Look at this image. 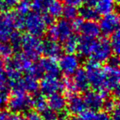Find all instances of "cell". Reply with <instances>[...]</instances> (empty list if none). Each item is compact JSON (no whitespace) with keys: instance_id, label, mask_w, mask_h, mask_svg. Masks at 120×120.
I'll return each instance as SVG.
<instances>
[{"instance_id":"obj_36","label":"cell","mask_w":120,"mask_h":120,"mask_svg":"<svg viewBox=\"0 0 120 120\" xmlns=\"http://www.w3.org/2000/svg\"><path fill=\"white\" fill-rule=\"evenodd\" d=\"M12 21L15 29L17 30L24 29L25 16L18 14L17 12H12Z\"/></svg>"},{"instance_id":"obj_39","label":"cell","mask_w":120,"mask_h":120,"mask_svg":"<svg viewBox=\"0 0 120 120\" xmlns=\"http://www.w3.org/2000/svg\"><path fill=\"white\" fill-rule=\"evenodd\" d=\"M92 120H112V118L106 111H99L95 114Z\"/></svg>"},{"instance_id":"obj_7","label":"cell","mask_w":120,"mask_h":120,"mask_svg":"<svg viewBox=\"0 0 120 120\" xmlns=\"http://www.w3.org/2000/svg\"><path fill=\"white\" fill-rule=\"evenodd\" d=\"M81 60L79 56L74 53H67L62 56L58 60V67L60 71H62L66 76L72 75L76 70L79 68Z\"/></svg>"},{"instance_id":"obj_28","label":"cell","mask_w":120,"mask_h":120,"mask_svg":"<svg viewBox=\"0 0 120 120\" xmlns=\"http://www.w3.org/2000/svg\"><path fill=\"white\" fill-rule=\"evenodd\" d=\"M5 71H6V77L8 79V82H12L18 81L21 78V71L17 69L10 66L8 65H5Z\"/></svg>"},{"instance_id":"obj_31","label":"cell","mask_w":120,"mask_h":120,"mask_svg":"<svg viewBox=\"0 0 120 120\" xmlns=\"http://www.w3.org/2000/svg\"><path fill=\"white\" fill-rule=\"evenodd\" d=\"M77 15H78V10L75 7L66 5L62 8V16L64 17V19L67 20V21H72V20H74L77 16Z\"/></svg>"},{"instance_id":"obj_40","label":"cell","mask_w":120,"mask_h":120,"mask_svg":"<svg viewBox=\"0 0 120 120\" xmlns=\"http://www.w3.org/2000/svg\"><path fill=\"white\" fill-rule=\"evenodd\" d=\"M8 97H9V96H8V91L0 92V110L3 109L5 106L7 105Z\"/></svg>"},{"instance_id":"obj_2","label":"cell","mask_w":120,"mask_h":120,"mask_svg":"<svg viewBox=\"0 0 120 120\" xmlns=\"http://www.w3.org/2000/svg\"><path fill=\"white\" fill-rule=\"evenodd\" d=\"M84 70L89 84L94 90L98 92L106 91L104 88V72L100 66V63L95 60H90L86 63Z\"/></svg>"},{"instance_id":"obj_22","label":"cell","mask_w":120,"mask_h":120,"mask_svg":"<svg viewBox=\"0 0 120 120\" xmlns=\"http://www.w3.org/2000/svg\"><path fill=\"white\" fill-rule=\"evenodd\" d=\"M96 11L99 15H105L114 12L116 9L115 0H98L95 5Z\"/></svg>"},{"instance_id":"obj_8","label":"cell","mask_w":120,"mask_h":120,"mask_svg":"<svg viewBox=\"0 0 120 120\" xmlns=\"http://www.w3.org/2000/svg\"><path fill=\"white\" fill-rule=\"evenodd\" d=\"M99 26L100 33H102L104 36L111 35L114 31L119 30V16L118 13L114 11L103 15L102 17L99 19Z\"/></svg>"},{"instance_id":"obj_33","label":"cell","mask_w":120,"mask_h":120,"mask_svg":"<svg viewBox=\"0 0 120 120\" xmlns=\"http://www.w3.org/2000/svg\"><path fill=\"white\" fill-rule=\"evenodd\" d=\"M14 50L11 44L7 42H0V57L4 59H9L13 55Z\"/></svg>"},{"instance_id":"obj_17","label":"cell","mask_w":120,"mask_h":120,"mask_svg":"<svg viewBox=\"0 0 120 120\" xmlns=\"http://www.w3.org/2000/svg\"><path fill=\"white\" fill-rule=\"evenodd\" d=\"M48 106L56 113H62L67 107V98L59 92H54L49 96Z\"/></svg>"},{"instance_id":"obj_14","label":"cell","mask_w":120,"mask_h":120,"mask_svg":"<svg viewBox=\"0 0 120 120\" xmlns=\"http://www.w3.org/2000/svg\"><path fill=\"white\" fill-rule=\"evenodd\" d=\"M72 75L73 78L72 79L76 92H85L86 91L88 90L90 84L84 69L78 68Z\"/></svg>"},{"instance_id":"obj_29","label":"cell","mask_w":120,"mask_h":120,"mask_svg":"<svg viewBox=\"0 0 120 120\" xmlns=\"http://www.w3.org/2000/svg\"><path fill=\"white\" fill-rule=\"evenodd\" d=\"M15 8H16V12L22 16H26L30 11L31 3L30 0H20Z\"/></svg>"},{"instance_id":"obj_51","label":"cell","mask_w":120,"mask_h":120,"mask_svg":"<svg viewBox=\"0 0 120 120\" xmlns=\"http://www.w3.org/2000/svg\"><path fill=\"white\" fill-rule=\"evenodd\" d=\"M55 120H70L69 118H67V115H61L60 117H57Z\"/></svg>"},{"instance_id":"obj_21","label":"cell","mask_w":120,"mask_h":120,"mask_svg":"<svg viewBox=\"0 0 120 120\" xmlns=\"http://www.w3.org/2000/svg\"><path fill=\"white\" fill-rule=\"evenodd\" d=\"M20 82L25 92H27L29 93H36L39 89V82L37 81V79L32 77L29 74L25 76L23 79L21 78Z\"/></svg>"},{"instance_id":"obj_1","label":"cell","mask_w":120,"mask_h":120,"mask_svg":"<svg viewBox=\"0 0 120 120\" xmlns=\"http://www.w3.org/2000/svg\"><path fill=\"white\" fill-rule=\"evenodd\" d=\"M47 27L43 14L39 11H30L25 16L24 29L30 34L40 38L46 33Z\"/></svg>"},{"instance_id":"obj_18","label":"cell","mask_w":120,"mask_h":120,"mask_svg":"<svg viewBox=\"0 0 120 120\" xmlns=\"http://www.w3.org/2000/svg\"><path fill=\"white\" fill-rule=\"evenodd\" d=\"M55 25L57 30V40L63 42L66 38H67L71 34H72L73 28L72 23L66 19L59 20Z\"/></svg>"},{"instance_id":"obj_27","label":"cell","mask_w":120,"mask_h":120,"mask_svg":"<svg viewBox=\"0 0 120 120\" xmlns=\"http://www.w3.org/2000/svg\"><path fill=\"white\" fill-rule=\"evenodd\" d=\"M9 42L14 52H18L21 50V42H22V34L20 33L19 30H13L9 37Z\"/></svg>"},{"instance_id":"obj_15","label":"cell","mask_w":120,"mask_h":120,"mask_svg":"<svg viewBox=\"0 0 120 120\" xmlns=\"http://www.w3.org/2000/svg\"><path fill=\"white\" fill-rule=\"evenodd\" d=\"M31 60L26 56L23 53H17L12 58L8 59L6 65H8L19 71H27L31 65Z\"/></svg>"},{"instance_id":"obj_9","label":"cell","mask_w":120,"mask_h":120,"mask_svg":"<svg viewBox=\"0 0 120 120\" xmlns=\"http://www.w3.org/2000/svg\"><path fill=\"white\" fill-rule=\"evenodd\" d=\"M39 88L40 89L43 95L50 96L54 92L62 90V81L58 79V76L46 74L42 78L39 84Z\"/></svg>"},{"instance_id":"obj_16","label":"cell","mask_w":120,"mask_h":120,"mask_svg":"<svg viewBox=\"0 0 120 120\" xmlns=\"http://www.w3.org/2000/svg\"><path fill=\"white\" fill-rule=\"evenodd\" d=\"M78 32L82 36L90 38H96L100 34L99 24L95 21H82Z\"/></svg>"},{"instance_id":"obj_42","label":"cell","mask_w":120,"mask_h":120,"mask_svg":"<svg viewBox=\"0 0 120 120\" xmlns=\"http://www.w3.org/2000/svg\"><path fill=\"white\" fill-rule=\"evenodd\" d=\"M26 119L27 120H44L43 118L41 117V115L40 114V113H38L37 111H30L26 114Z\"/></svg>"},{"instance_id":"obj_54","label":"cell","mask_w":120,"mask_h":120,"mask_svg":"<svg viewBox=\"0 0 120 120\" xmlns=\"http://www.w3.org/2000/svg\"><path fill=\"white\" fill-rule=\"evenodd\" d=\"M115 1H116V2H119V0H115Z\"/></svg>"},{"instance_id":"obj_46","label":"cell","mask_w":120,"mask_h":120,"mask_svg":"<svg viewBox=\"0 0 120 120\" xmlns=\"http://www.w3.org/2000/svg\"><path fill=\"white\" fill-rule=\"evenodd\" d=\"M119 118H120V112H119V105L112 111V119L114 120H119Z\"/></svg>"},{"instance_id":"obj_47","label":"cell","mask_w":120,"mask_h":120,"mask_svg":"<svg viewBox=\"0 0 120 120\" xmlns=\"http://www.w3.org/2000/svg\"><path fill=\"white\" fill-rule=\"evenodd\" d=\"M10 112L7 110H0V120H8L9 119Z\"/></svg>"},{"instance_id":"obj_5","label":"cell","mask_w":120,"mask_h":120,"mask_svg":"<svg viewBox=\"0 0 120 120\" xmlns=\"http://www.w3.org/2000/svg\"><path fill=\"white\" fill-rule=\"evenodd\" d=\"M112 53L113 52L109 41L106 38H100L97 40L95 39L89 56L91 60H95L99 63H104L112 56Z\"/></svg>"},{"instance_id":"obj_4","label":"cell","mask_w":120,"mask_h":120,"mask_svg":"<svg viewBox=\"0 0 120 120\" xmlns=\"http://www.w3.org/2000/svg\"><path fill=\"white\" fill-rule=\"evenodd\" d=\"M8 110L12 113L26 112L32 106V97L26 95L25 92H12L7 102Z\"/></svg>"},{"instance_id":"obj_23","label":"cell","mask_w":120,"mask_h":120,"mask_svg":"<svg viewBox=\"0 0 120 120\" xmlns=\"http://www.w3.org/2000/svg\"><path fill=\"white\" fill-rule=\"evenodd\" d=\"M78 14L80 17L84 21H96L99 19V14L97 12L96 9L92 7L84 6L80 8L78 10Z\"/></svg>"},{"instance_id":"obj_52","label":"cell","mask_w":120,"mask_h":120,"mask_svg":"<svg viewBox=\"0 0 120 120\" xmlns=\"http://www.w3.org/2000/svg\"><path fill=\"white\" fill-rule=\"evenodd\" d=\"M0 9H3V0H0Z\"/></svg>"},{"instance_id":"obj_44","label":"cell","mask_w":120,"mask_h":120,"mask_svg":"<svg viewBox=\"0 0 120 120\" xmlns=\"http://www.w3.org/2000/svg\"><path fill=\"white\" fill-rule=\"evenodd\" d=\"M108 65H112V66H115V67H119V56L117 55L115 56H111L109 58V60H107Z\"/></svg>"},{"instance_id":"obj_3","label":"cell","mask_w":120,"mask_h":120,"mask_svg":"<svg viewBox=\"0 0 120 120\" xmlns=\"http://www.w3.org/2000/svg\"><path fill=\"white\" fill-rule=\"evenodd\" d=\"M21 49L23 51V54L30 60H36L42 54L43 42L40 37L27 34L22 36Z\"/></svg>"},{"instance_id":"obj_35","label":"cell","mask_w":120,"mask_h":120,"mask_svg":"<svg viewBox=\"0 0 120 120\" xmlns=\"http://www.w3.org/2000/svg\"><path fill=\"white\" fill-rule=\"evenodd\" d=\"M119 105L118 98H112V97L106 98L105 97V100H104L102 108H104V111H106V112L112 113V111Z\"/></svg>"},{"instance_id":"obj_34","label":"cell","mask_w":120,"mask_h":120,"mask_svg":"<svg viewBox=\"0 0 120 120\" xmlns=\"http://www.w3.org/2000/svg\"><path fill=\"white\" fill-rule=\"evenodd\" d=\"M26 72H27V74L29 75L32 76V77L35 78L37 79H40V78H42L44 74H45L42 67L40 66V63H35V64L32 63Z\"/></svg>"},{"instance_id":"obj_11","label":"cell","mask_w":120,"mask_h":120,"mask_svg":"<svg viewBox=\"0 0 120 120\" xmlns=\"http://www.w3.org/2000/svg\"><path fill=\"white\" fill-rule=\"evenodd\" d=\"M83 100L86 106L93 111L99 110L102 108L104 103V96L98 91H86Z\"/></svg>"},{"instance_id":"obj_38","label":"cell","mask_w":120,"mask_h":120,"mask_svg":"<svg viewBox=\"0 0 120 120\" xmlns=\"http://www.w3.org/2000/svg\"><path fill=\"white\" fill-rule=\"evenodd\" d=\"M95 113L91 109H84L82 112L78 114L80 120H92Z\"/></svg>"},{"instance_id":"obj_53","label":"cell","mask_w":120,"mask_h":120,"mask_svg":"<svg viewBox=\"0 0 120 120\" xmlns=\"http://www.w3.org/2000/svg\"><path fill=\"white\" fill-rule=\"evenodd\" d=\"M70 120H80L78 117H72V119H70Z\"/></svg>"},{"instance_id":"obj_20","label":"cell","mask_w":120,"mask_h":120,"mask_svg":"<svg viewBox=\"0 0 120 120\" xmlns=\"http://www.w3.org/2000/svg\"><path fill=\"white\" fill-rule=\"evenodd\" d=\"M95 41V38H90L84 36L79 38L78 47H77V51L82 56H89L92 51Z\"/></svg>"},{"instance_id":"obj_19","label":"cell","mask_w":120,"mask_h":120,"mask_svg":"<svg viewBox=\"0 0 120 120\" xmlns=\"http://www.w3.org/2000/svg\"><path fill=\"white\" fill-rule=\"evenodd\" d=\"M40 66L42 67L44 72L48 75H53V76H58L60 73L59 67L55 59L46 57V58L40 59Z\"/></svg>"},{"instance_id":"obj_48","label":"cell","mask_w":120,"mask_h":120,"mask_svg":"<svg viewBox=\"0 0 120 120\" xmlns=\"http://www.w3.org/2000/svg\"><path fill=\"white\" fill-rule=\"evenodd\" d=\"M98 0H83V3L85 4V6L88 7H95L96 3H97Z\"/></svg>"},{"instance_id":"obj_26","label":"cell","mask_w":120,"mask_h":120,"mask_svg":"<svg viewBox=\"0 0 120 120\" xmlns=\"http://www.w3.org/2000/svg\"><path fill=\"white\" fill-rule=\"evenodd\" d=\"M32 106H34L35 110L40 114L49 107L47 100L43 95H40V94H36L32 98Z\"/></svg>"},{"instance_id":"obj_50","label":"cell","mask_w":120,"mask_h":120,"mask_svg":"<svg viewBox=\"0 0 120 120\" xmlns=\"http://www.w3.org/2000/svg\"><path fill=\"white\" fill-rule=\"evenodd\" d=\"M3 68H4V64H3V60H2V58L0 57V74H3Z\"/></svg>"},{"instance_id":"obj_43","label":"cell","mask_w":120,"mask_h":120,"mask_svg":"<svg viewBox=\"0 0 120 120\" xmlns=\"http://www.w3.org/2000/svg\"><path fill=\"white\" fill-rule=\"evenodd\" d=\"M8 80L6 76H4L3 74H0V92L7 91V88L8 87Z\"/></svg>"},{"instance_id":"obj_41","label":"cell","mask_w":120,"mask_h":120,"mask_svg":"<svg viewBox=\"0 0 120 120\" xmlns=\"http://www.w3.org/2000/svg\"><path fill=\"white\" fill-rule=\"evenodd\" d=\"M20 0H3V9H11L17 6Z\"/></svg>"},{"instance_id":"obj_45","label":"cell","mask_w":120,"mask_h":120,"mask_svg":"<svg viewBox=\"0 0 120 120\" xmlns=\"http://www.w3.org/2000/svg\"><path fill=\"white\" fill-rule=\"evenodd\" d=\"M63 1L66 5L75 7V8H78L82 6V4H83V0H63Z\"/></svg>"},{"instance_id":"obj_10","label":"cell","mask_w":120,"mask_h":120,"mask_svg":"<svg viewBox=\"0 0 120 120\" xmlns=\"http://www.w3.org/2000/svg\"><path fill=\"white\" fill-rule=\"evenodd\" d=\"M13 29L12 12L3 11L0 13V42H8Z\"/></svg>"},{"instance_id":"obj_12","label":"cell","mask_w":120,"mask_h":120,"mask_svg":"<svg viewBox=\"0 0 120 120\" xmlns=\"http://www.w3.org/2000/svg\"><path fill=\"white\" fill-rule=\"evenodd\" d=\"M67 106L68 111L73 115H78L87 108L83 97L74 93L67 95Z\"/></svg>"},{"instance_id":"obj_37","label":"cell","mask_w":120,"mask_h":120,"mask_svg":"<svg viewBox=\"0 0 120 120\" xmlns=\"http://www.w3.org/2000/svg\"><path fill=\"white\" fill-rule=\"evenodd\" d=\"M40 114L41 115L44 120H55L57 118V113L50 109V107L46 108Z\"/></svg>"},{"instance_id":"obj_25","label":"cell","mask_w":120,"mask_h":120,"mask_svg":"<svg viewBox=\"0 0 120 120\" xmlns=\"http://www.w3.org/2000/svg\"><path fill=\"white\" fill-rule=\"evenodd\" d=\"M62 8H63V6H62V4L59 1H58V0H52L46 11H48L47 13L49 15H50L54 19H56V18L62 16Z\"/></svg>"},{"instance_id":"obj_32","label":"cell","mask_w":120,"mask_h":120,"mask_svg":"<svg viewBox=\"0 0 120 120\" xmlns=\"http://www.w3.org/2000/svg\"><path fill=\"white\" fill-rule=\"evenodd\" d=\"M51 1L52 0H32L30 2L31 8H33V10L35 11L43 12L47 10Z\"/></svg>"},{"instance_id":"obj_24","label":"cell","mask_w":120,"mask_h":120,"mask_svg":"<svg viewBox=\"0 0 120 120\" xmlns=\"http://www.w3.org/2000/svg\"><path fill=\"white\" fill-rule=\"evenodd\" d=\"M79 38L75 34H71L67 38H66L62 43L63 46L62 49L65 51L67 53H74L77 51V47H78Z\"/></svg>"},{"instance_id":"obj_13","label":"cell","mask_w":120,"mask_h":120,"mask_svg":"<svg viewBox=\"0 0 120 120\" xmlns=\"http://www.w3.org/2000/svg\"><path fill=\"white\" fill-rule=\"evenodd\" d=\"M62 52V48L57 42V40L47 38L43 42V50L42 53L46 57L56 59L59 57Z\"/></svg>"},{"instance_id":"obj_6","label":"cell","mask_w":120,"mask_h":120,"mask_svg":"<svg viewBox=\"0 0 120 120\" xmlns=\"http://www.w3.org/2000/svg\"><path fill=\"white\" fill-rule=\"evenodd\" d=\"M104 72V88L107 92H113L119 89V67L107 65L103 69Z\"/></svg>"},{"instance_id":"obj_49","label":"cell","mask_w":120,"mask_h":120,"mask_svg":"<svg viewBox=\"0 0 120 120\" xmlns=\"http://www.w3.org/2000/svg\"><path fill=\"white\" fill-rule=\"evenodd\" d=\"M21 116L18 115L17 114H15V113H12L11 114L10 113V115H9V119L8 120H21Z\"/></svg>"},{"instance_id":"obj_30","label":"cell","mask_w":120,"mask_h":120,"mask_svg":"<svg viewBox=\"0 0 120 120\" xmlns=\"http://www.w3.org/2000/svg\"><path fill=\"white\" fill-rule=\"evenodd\" d=\"M111 36V39L109 41L110 43L111 48H112V52H114L115 55L119 56V51H120V34H119V30H117L112 34Z\"/></svg>"}]
</instances>
